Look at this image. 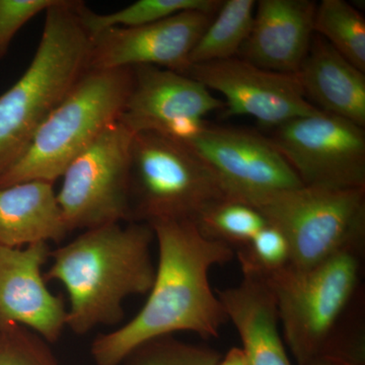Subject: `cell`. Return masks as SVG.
Returning a JSON list of instances; mask_svg holds the SVG:
<instances>
[{"label":"cell","mask_w":365,"mask_h":365,"mask_svg":"<svg viewBox=\"0 0 365 365\" xmlns=\"http://www.w3.org/2000/svg\"><path fill=\"white\" fill-rule=\"evenodd\" d=\"M150 225L158 249L153 287L135 317L93 341L96 365H120L137 346L178 332L195 333L203 339L218 337L228 322L209 273L232 261L235 250L204 235L192 220Z\"/></svg>","instance_id":"cell-1"},{"label":"cell","mask_w":365,"mask_h":365,"mask_svg":"<svg viewBox=\"0 0 365 365\" xmlns=\"http://www.w3.org/2000/svg\"><path fill=\"white\" fill-rule=\"evenodd\" d=\"M362 251L342 252L306 270L288 265L257 273L273 295L283 340L297 365H365Z\"/></svg>","instance_id":"cell-2"},{"label":"cell","mask_w":365,"mask_h":365,"mask_svg":"<svg viewBox=\"0 0 365 365\" xmlns=\"http://www.w3.org/2000/svg\"><path fill=\"white\" fill-rule=\"evenodd\" d=\"M155 234L143 222H120L83 230L50 252L46 281H57L68 297L66 328L86 335L124 318L125 299L150 292L155 275Z\"/></svg>","instance_id":"cell-3"},{"label":"cell","mask_w":365,"mask_h":365,"mask_svg":"<svg viewBox=\"0 0 365 365\" xmlns=\"http://www.w3.org/2000/svg\"><path fill=\"white\" fill-rule=\"evenodd\" d=\"M83 1L55 0L30 66L0 95V178L21 158L43 122L90 69L91 36Z\"/></svg>","instance_id":"cell-4"},{"label":"cell","mask_w":365,"mask_h":365,"mask_svg":"<svg viewBox=\"0 0 365 365\" xmlns=\"http://www.w3.org/2000/svg\"><path fill=\"white\" fill-rule=\"evenodd\" d=\"M132 79V68L88 69L0 178V187L26 181L54 185L69 163L119 120Z\"/></svg>","instance_id":"cell-5"},{"label":"cell","mask_w":365,"mask_h":365,"mask_svg":"<svg viewBox=\"0 0 365 365\" xmlns=\"http://www.w3.org/2000/svg\"><path fill=\"white\" fill-rule=\"evenodd\" d=\"M225 199L212 170L188 144L158 132L134 133L130 222H194L206 209Z\"/></svg>","instance_id":"cell-6"},{"label":"cell","mask_w":365,"mask_h":365,"mask_svg":"<svg viewBox=\"0 0 365 365\" xmlns=\"http://www.w3.org/2000/svg\"><path fill=\"white\" fill-rule=\"evenodd\" d=\"M287 237L292 267L306 270L335 255L364 250L365 189L297 187L249 201Z\"/></svg>","instance_id":"cell-7"},{"label":"cell","mask_w":365,"mask_h":365,"mask_svg":"<svg viewBox=\"0 0 365 365\" xmlns=\"http://www.w3.org/2000/svg\"><path fill=\"white\" fill-rule=\"evenodd\" d=\"M133 135L110 124L64 170L56 196L69 232L130 222Z\"/></svg>","instance_id":"cell-8"},{"label":"cell","mask_w":365,"mask_h":365,"mask_svg":"<svg viewBox=\"0 0 365 365\" xmlns=\"http://www.w3.org/2000/svg\"><path fill=\"white\" fill-rule=\"evenodd\" d=\"M271 143L304 186L365 189L364 127L319 111L272 129Z\"/></svg>","instance_id":"cell-9"},{"label":"cell","mask_w":365,"mask_h":365,"mask_svg":"<svg viewBox=\"0 0 365 365\" xmlns=\"http://www.w3.org/2000/svg\"><path fill=\"white\" fill-rule=\"evenodd\" d=\"M186 143L210 168L230 200L248 203L257 197L304 186L269 137L257 132L205 124Z\"/></svg>","instance_id":"cell-10"},{"label":"cell","mask_w":365,"mask_h":365,"mask_svg":"<svg viewBox=\"0 0 365 365\" xmlns=\"http://www.w3.org/2000/svg\"><path fill=\"white\" fill-rule=\"evenodd\" d=\"M130 93L118 121L132 133L153 131L178 140H191L204 126L203 118L225 103L200 81L162 67H132Z\"/></svg>","instance_id":"cell-11"},{"label":"cell","mask_w":365,"mask_h":365,"mask_svg":"<svg viewBox=\"0 0 365 365\" xmlns=\"http://www.w3.org/2000/svg\"><path fill=\"white\" fill-rule=\"evenodd\" d=\"M186 76L225 98V116H251L268 129L319 110L307 102L295 76L235 58L194 64Z\"/></svg>","instance_id":"cell-12"},{"label":"cell","mask_w":365,"mask_h":365,"mask_svg":"<svg viewBox=\"0 0 365 365\" xmlns=\"http://www.w3.org/2000/svg\"><path fill=\"white\" fill-rule=\"evenodd\" d=\"M215 14L184 11L150 25L101 31L91 36L88 67L150 66L186 74L191 66L190 55Z\"/></svg>","instance_id":"cell-13"},{"label":"cell","mask_w":365,"mask_h":365,"mask_svg":"<svg viewBox=\"0 0 365 365\" xmlns=\"http://www.w3.org/2000/svg\"><path fill=\"white\" fill-rule=\"evenodd\" d=\"M50 252L48 242L23 248L0 246V330L21 326L50 344L61 338L67 307L47 287L43 267Z\"/></svg>","instance_id":"cell-14"},{"label":"cell","mask_w":365,"mask_h":365,"mask_svg":"<svg viewBox=\"0 0 365 365\" xmlns=\"http://www.w3.org/2000/svg\"><path fill=\"white\" fill-rule=\"evenodd\" d=\"M316 9L312 0H259L237 57L267 71L295 76L314 38Z\"/></svg>","instance_id":"cell-15"},{"label":"cell","mask_w":365,"mask_h":365,"mask_svg":"<svg viewBox=\"0 0 365 365\" xmlns=\"http://www.w3.org/2000/svg\"><path fill=\"white\" fill-rule=\"evenodd\" d=\"M239 284L216 292L237 329L249 365H292L280 334L275 302L259 274L242 270Z\"/></svg>","instance_id":"cell-16"},{"label":"cell","mask_w":365,"mask_h":365,"mask_svg":"<svg viewBox=\"0 0 365 365\" xmlns=\"http://www.w3.org/2000/svg\"><path fill=\"white\" fill-rule=\"evenodd\" d=\"M364 73L314 34L295 78L309 104L364 128Z\"/></svg>","instance_id":"cell-17"},{"label":"cell","mask_w":365,"mask_h":365,"mask_svg":"<svg viewBox=\"0 0 365 365\" xmlns=\"http://www.w3.org/2000/svg\"><path fill=\"white\" fill-rule=\"evenodd\" d=\"M68 234L53 184L26 181L0 187V246L60 242Z\"/></svg>","instance_id":"cell-18"},{"label":"cell","mask_w":365,"mask_h":365,"mask_svg":"<svg viewBox=\"0 0 365 365\" xmlns=\"http://www.w3.org/2000/svg\"><path fill=\"white\" fill-rule=\"evenodd\" d=\"M255 0H227L190 55V66L235 58L253 25Z\"/></svg>","instance_id":"cell-19"},{"label":"cell","mask_w":365,"mask_h":365,"mask_svg":"<svg viewBox=\"0 0 365 365\" xmlns=\"http://www.w3.org/2000/svg\"><path fill=\"white\" fill-rule=\"evenodd\" d=\"M314 32L365 72V21L356 7L345 0H323L317 4Z\"/></svg>","instance_id":"cell-20"},{"label":"cell","mask_w":365,"mask_h":365,"mask_svg":"<svg viewBox=\"0 0 365 365\" xmlns=\"http://www.w3.org/2000/svg\"><path fill=\"white\" fill-rule=\"evenodd\" d=\"M222 0H138L110 14H97L81 4V14L91 36L111 28H132L157 23L184 11L215 14Z\"/></svg>","instance_id":"cell-21"},{"label":"cell","mask_w":365,"mask_h":365,"mask_svg":"<svg viewBox=\"0 0 365 365\" xmlns=\"http://www.w3.org/2000/svg\"><path fill=\"white\" fill-rule=\"evenodd\" d=\"M204 235L228 246L244 248L267 225L257 209L241 201L213 204L194 220Z\"/></svg>","instance_id":"cell-22"},{"label":"cell","mask_w":365,"mask_h":365,"mask_svg":"<svg viewBox=\"0 0 365 365\" xmlns=\"http://www.w3.org/2000/svg\"><path fill=\"white\" fill-rule=\"evenodd\" d=\"M222 355L207 346L163 336L137 346L120 365H217Z\"/></svg>","instance_id":"cell-23"},{"label":"cell","mask_w":365,"mask_h":365,"mask_svg":"<svg viewBox=\"0 0 365 365\" xmlns=\"http://www.w3.org/2000/svg\"><path fill=\"white\" fill-rule=\"evenodd\" d=\"M242 270L269 273L290 264V249L287 237L278 228L266 225L252 241L237 251Z\"/></svg>","instance_id":"cell-24"},{"label":"cell","mask_w":365,"mask_h":365,"mask_svg":"<svg viewBox=\"0 0 365 365\" xmlns=\"http://www.w3.org/2000/svg\"><path fill=\"white\" fill-rule=\"evenodd\" d=\"M0 365H61L51 344L29 329L11 326L0 330Z\"/></svg>","instance_id":"cell-25"},{"label":"cell","mask_w":365,"mask_h":365,"mask_svg":"<svg viewBox=\"0 0 365 365\" xmlns=\"http://www.w3.org/2000/svg\"><path fill=\"white\" fill-rule=\"evenodd\" d=\"M55 0H0V59L6 54L16 33L54 4Z\"/></svg>","instance_id":"cell-26"},{"label":"cell","mask_w":365,"mask_h":365,"mask_svg":"<svg viewBox=\"0 0 365 365\" xmlns=\"http://www.w3.org/2000/svg\"><path fill=\"white\" fill-rule=\"evenodd\" d=\"M217 365H249L242 347H234L228 350Z\"/></svg>","instance_id":"cell-27"},{"label":"cell","mask_w":365,"mask_h":365,"mask_svg":"<svg viewBox=\"0 0 365 365\" xmlns=\"http://www.w3.org/2000/svg\"><path fill=\"white\" fill-rule=\"evenodd\" d=\"M313 365H341V364H336V362L327 361V360H322V361L316 362V364H314Z\"/></svg>","instance_id":"cell-28"}]
</instances>
